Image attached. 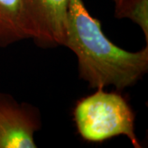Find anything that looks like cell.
<instances>
[{
	"label": "cell",
	"mask_w": 148,
	"mask_h": 148,
	"mask_svg": "<svg viewBox=\"0 0 148 148\" xmlns=\"http://www.w3.org/2000/svg\"><path fill=\"white\" fill-rule=\"evenodd\" d=\"M64 46L76 55L78 77L90 88L113 86L120 92L137 84L148 71V45L131 52L114 44L82 0H69Z\"/></svg>",
	"instance_id": "obj_1"
},
{
	"label": "cell",
	"mask_w": 148,
	"mask_h": 148,
	"mask_svg": "<svg viewBox=\"0 0 148 148\" xmlns=\"http://www.w3.org/2000/svg\"><path fill=\"white\" fill-rule=\"evenodd\" d=\"M73 120L81 138L89 143H103L125 136L134 148L142 145L135 132V114L120 92L96 89L77 101Z\"/></svg>",
	"instance_id": "obj_2"
},
{
	"label": "cell",
	"mask_w": 148,
	"mask_h": 148,
	"mask_svg": "<svg viewBox=\"0 0 148 148\" xmlns=\"http://www.w3.org/2000/svg\"><path fill=\"white\" fill-rule=\"evenodd\" d=\"M41 127L38 107L0 92V148H36L35 134Z\"/></svg>",
	"instance_id": "obj_3"
},
{
	"label": "cell",
	"mask_w": 148,
	"mask_h": 148,
	"mask_svg": "<svg viewBox=\"0 0 148 148\" xmlns=\"http://www.w3.org/2000/svg\"><path fill=\"white\" fill-rule=\"evenodd\" d=\"M32 18L38 47L64 46L69 0H24Z\"/></svg>",
	"instance_id": "obj_4"
},
{
	"label": "cell",
	"mask_w": 148,
	"mask_h": 148,
	"mask_svg": "<svg viewBox=\"0 0 148 148\" xmlns=\"http://www.w3.org/2000/svg\"><path fill=\"white\" fill-rule=\"evenodd\" d=\"M35 38V27L24 0H0V48Z\"/></svg>",
	"instance_id": "obj_5"
},
{
	"label": "cell",
	"mask_w": 148,
	"mask_h": 148,
	"mask_svg": "<svg viewBox=\"0 0 148 148\" xmlns=\"http://www.w3.org/2000/svg\"><path fill=\"white\" fill-rule=\"evenodd\" d=\"M114 16L118 19L127 18L137 24L148 45V0H124L114 7Z\"/></svg>",
	"instance_id": "obj_6"
},
{
	"label": "cell",
	"mask_w": 148,
	"mask_h": 148,
	"mask_svg": "<svg viewBox=\"0 0 148 148\" xmlns=\"http://www.w3.org/2000/svg\"><path fill=\"white\" fill-rule=\"evenodd\" d=\"M123 1H124V0H113V2L114 3V7L119 5Z\"/></svg>",
	"instance_id": "obj_7"
}]
</instances>
